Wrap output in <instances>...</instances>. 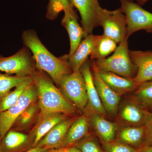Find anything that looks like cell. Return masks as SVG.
Wrapping results in <instances>:
<instances>
[{
    "label": "cell",
    "mask_w": 152,
    "mask_h": 152,
    "mask_svg": "<svg viewBox=\"0 0 152 152\" xmlns=\"http://www.w3.org/2000/svg\"><path fill=\"white\" fill-rule=\"evenodd\" d=\"M22 37L25 46L32 54L36 68L48 74L58 86L64 76L73 72L65 58H58L52 54L41 42L34 30L24 31Z\"/></svg>",
    "instance_id": "obj_1"
},
{
    "label": "cell",
    "mask_w": 152,
    "mask_h": 152,
    "mask_svg": "<svg viewBox=\"0 0 152 152\" xmlns=\"http://www.w3.org/2000/svg\"><path fill=\"white\" fill-rule=\"evenodd\" d=\"M31 77L37 89L42 116L50 113L67 115L75 113L74 106L40 70H35Z\"/></svg>",
    "instance_id": "obj_2"
},
{
    "label": "cell",
    "mask_w": 152,
    "mask_h": 152,
    "mask_svg": "<svg viewBox=\"0 0 152 152\" xmlns=\"http://www.w3.org/2000/svg\"><path fill=\"white\" fill-rule=\"evenodd\" d=\"M128 39L127 37L124 38L111 56L93 61L99 71L111 72L128 78L134 77L137 68L130 57Z\"/></svg>",
    "instance_id": "obj_3"
},
{
    "label": "cell",
    "mask_w": 152,
    "mask_h": 152,
    "mask_svg": "<svg viewBox=\"0 0 152 152\" xmlns=\"http://www.w3.org/2000/svg\"><path fill=\"white\" fill-rule=\"evenodd\" d=\"M99 26L102 27L104 35L119 44L127 37V22L121 9L108 10L100 7L98 12Z\"/></svg>",
    "instance_id": "obj_4"
},
{
    "label": "cell",
    "mask_w": 152,
    "mask_h": 152,
    "mask_svg": "<svg viewBox=\"0 0 152 152\" xmlns=\"http://www.w3.org/2000/svg\"><path fill=\"white\" fill-rule=\"evenodd\" d=\"M121 7L127 22V37L140 30L152 34V13L133 1L121 0Z\"/></svg>",
    "instance_id": "obj_5"
},
{
    "label": "cell",
    "mask_w": 152,
    "mask_h": 152,
    "mask_svg": "<svg viewBox=\"0 0 152 152\" xmlns=\"http://www.w3.org/2000/svg\"><path fill=\"white\" fill-rule=\"evenodd\" d=\"M35 67L32 55L26 46L10 56L0 55V72L5 74L31 77Z\"/></svg>",
    "instance_id": "obj_6"
},
{
    "label": "cell",
    "mask_w": 152,
    "mask_h": 152,
    "mask_svg": "<svg viewBox=\"0 0 152 152\" xmlns=\"http://www.w3.org/2000/svg\"><path fill=\"white\" fill-rule=\"evenodd\" d=\"M37 96V89L33 82L25 90L17 104L7 110L0 112V135L1 140L22 113L34 102Z\"/></svg>",
    "instance_id": "obj_7"
},
{
    "label": "cell",
    "mask_w": 152,
    "mask_h": 152,
    "mask_svg": "<svg viewBox=\"0 0 152 152\" xmlns=\"http://www.w3.org/2000/svg\"><path fill=\"white\" fill-rule=\"evenodd\" d=\"M58 86L68 100L83 110L88 103V96L84 79L80 71L64 76Z\"/></svg>",
    "instance_id": "obj_8"
},
{
    "label": "cell",
    "mask_w": 152,
    "mask_h": 152,
    "mask_svg": "<svg viewBox=\"0 0 152 152\" xmlns=\"http://www.w3.org/2000/svg\"><path fill=\"white\" fill-rule=\"evenodd\" d=\"M118 119L122 126H144L152 114L130 98L120 104Z\"/></svg>",
    "instance_id": "obj_9"
},
{
    "label": "cell",
    "mask_w": 152,
    "mask_h": 152,
    "mask_svg": "<svg viewBox=\"0 0 152 152\" xmlns=\"http://www.w3.org/2000/svg\"><path fill=\"white\" fill-rule=\"evenodd\" d=\"M72 7L78 10L84 37L91 34L93 30L99 26L98 12L100 6L98 0H69Z\"/></svg>",
    "instance_id": "obj_10"
},
{
    "label": "cell",
    "mask_w": 152,
    "mask_h": 152,
    "mask_svg": "<svg viewBox=\"0 0 152 152\" xmlns=\"http://www.w3.org/2000/svg\"><path fill=\"white\" fill-rule=\"evenodd\" d=\"M93 79L99 97L107 113L115 116L118 113L121 98L103 80L99 70L92 63Z\"/></svg>",
    "instance_id": "obj_11"
},
{
    "label": "cell",
    "mask_w": 152,
    "mask_h": 152,
    "mask_svg": "<svg viewBox=\"0 0 152 152\" xmlns=\"http://www.w3.org/2000/svg\"><path fill=\"white\" fill-rule=\"evenodd\" d=\"M80 71L84 79L88 96V103L83 110L85 115H87L96 113L105 116L107 113L94 83L93 74L91 72L88 59L83 64Z\"/></svg>",
    "instance_id": "obj_12"
},
{
    "label": "cell",
    "mask_w": 152,
    "mask_h": 152,
    "mask_svg": "<svg viewBox=\"0 0 152 152\" xmlns=\"http://www.w3.org/2000/svg\"><path fill=\"white\" fill-rule=\"evenodd\" d=\"M90 127L102 143L109 142L116 138L118 125L106 119L105 116L98 113L87 115Z\"/></svg>",
    "instance_id": "obj_13"
},
{
    "label": "cell",
    "mask_w": 152,
    "mask_h": 152,
    "mask_svg": "<svg viewBox=\"0 0 152 152\" xmlns=\"http://www.w3.org/2000/svg\"><path fill=\"white\" fill-rule=\"evenodd\" d=\"M130 57L137 68L133 78L138 86L152 80V51L129 50Z\"/></svg>",
    "instance_id": "obj_14"
},
{
    "label": "cell",
    "mask_w": 152,
    "mask_h": 152,
    "mask_svg": "<svg viewBox=\"0 0 152 152\" xmlns=\"http://www.w3.org/2000/svg\"><path fill=\"white\" fill-rule=\"evenodd\" d=\"M75 119L73 118H66L60 122L41 139L36 147L46 150L59 148Z\"/></svg>",
    "instance_id": "obj_15"
},
{
    "label": "cell",
    "mask_w": 152,
    "mask_h": 152,
    "mask_svg": "<svg viewBox=\"0 0 152 152\" xmlns=\"http://www.w3.org/2000/svg\"><path fill=\"white\" fill-rule=\"evenodd\" d=\"M89 124L86 115L76 118L69 128L59 148L75 146L90 134Z\"/></svg>",
    "instance_id": "obj_16"
},
{
    "label": "cell",
    "mask_w": 152,
    "mask_h": 152,
    "mask_svg": "<svg viewBox=\"0 0 152 152\" xmlns=\"http://www.w3.org/2000/svg\"><path fill=\"white\" fill-rule=\"evenodd\" d=\"M61 24L66 30L69 38L70 49L69 54H72L81 42L82 38L84 37V32L78 22L75 11L64 12Z\"/></svg>",
    "instance_id": "obj_17"
},
{
    "label": "cell",
    "mask_w": 152,
    "mask_h": 152,
    "mask_svg": "<svg viewBox=\"0 0 152 152\" xmlns=\"http://www.w3.org/2000/svg\"><path fill=\"white\" fill-rule=\"evenodd\" d=\"M27 135L10 129L1 140L0 152H24L31 149Z\"/></svg>",
    "instance_id": "obj_18"
},
{
    "label": "cell",
    "mask_w": 152,
    "mask_h": 152,
    "mask_svg": "<svg viewBox=\"0 0 152 152\" xmlns=\"http://www.w3.org/2000/svg\"><path fill=\"white\" fill-rule=\"evenodd\" d=\"M99 72L103 80L120 96L133 93L138 87L133 78L125 77L111 72L99 70Z\"/></svg>",
    "instance_id": "obj_19"
},
{
    "label": "cell",
    "mask_w": 152,
    "mask_h": 152,
    "mask_svg": "<svg viewBox=\"0 0 152 152\" xmlns=\"http://www.w3.org/2000/svg\"><path fill=\"white\" fill-rule=\"evenodd\" d=\"M94 36L91 34L85 37L72 54L63 56L68 61L73 72L80 71L83 64L88 59V56L91 55L94 46Z\"/></svg>",
    "instance_id": "obj_20"
},
{
    "label": "cell",
    "mask_w": 152,
    "mask_h": 152,
    "mask_svg": "<svg viewBox=\"0 0 152 152\" xmlns=\"http://www.w3.org/2000/svg\"><path fill=\"white\" fill-rule=\"evenodd\" d=\"M119 129L118 128L115 140L137 150L141 148L145 140V126H122Z\"/></svg>",
    "instance_id": "obj_21"
},
{
    "label": "cell",
    "mask_w": 152,
    "mask_h": 152,
    "mask_svg": "<svg viewBox=\"0 0 152 152\" xmlns=\"http://www.w3.org/2000/svg\"><path fill=\"white\" fill-rule=\"evenodd\" d=\"M117 48V43L110 38L104 34L94 35V46L90 55L91 59L94 61L106 58Z\"/></svg>",
    "instance_id": "obj_22"
},
{
    "label": "cell",
    "mask_w": 152,
    "mask_h": 152,
    "mask_svg": "<svg viewBox=\"0 0 152 152\" xmlns=\"http://www.w3.org/2000/svg\"><path fill=\"white\" fill-rule=\"evenodd\" d=\"M66 118V115L61 113H50L42 115L35 129L33 147H35L41 139L56 125Z\"/></svg>",
    "instance_id": "obj_23"
},
{
    "label": "cell",
    "mask_w": 152,
    "mask_h": 152,
    "mask_svg": "<svg viewBox=\"0 0 152 152\" xmlns=\"http://www.w3.org/2000/svg\"><path fill=\"white\" fill-rule=\"evenodd\" d=\"M130 98L145 110H152V81L139 85Z\"/></svg>",
    "instance_id": "obj_24"
},
{
    "label": "cell",
    "mask_w": 152,
    "mask_h": 152,
    "mask_svg": "<svg viewBox=\"0 0 152 152\" xmlns=\"http://www.w3.org/2000/svg\"><path fill=\"white\" fill-rule=\"evenodd\" d=\"M31 78L30 76L12 75L0 73V102L12 89Z\"/></svg>",
    "instance_id": "obj_25"
},
{
    "label": "cell",
    "mask_w": 152,
    "mask_h": 152,
    "mask_svg": "<svg viewBox=\"0 0 152 152\" xmlns=\"http://www.w3.org/2000/svg\"><path fill=\"white\" fill-rule=\"evenodd\" d=\"M32 83L31 78L15 87L13 91L6 95L0 102V112L5 111L17 104L25 90Z\"/></svg>",
    "instance_id": "obj_26"
},
{
    "label": "cell",
    "mask_w": 152,
    "mask_h": 152,
    "mask_svg": "<svg viewBox=\"0 0 152 152\" xmlns=\"http://www.w3.org/2000/svg\"><path fill=\"white\" fill-rule=\"evenodd\" d=\"M74 11L69 0H50L47 7L46 18L49 20H55L61 11Z\"/></svg>",
    "instance_id": "obj_27"
},
{
    "label": "cell",
    "mask_w": 152,
    "mask_h": 152,
    "mask_svg": "<svg viewBox=\"0 0 152 152\" xmlns=\"http://www.w3.org/2000/svg\"><path fill=\"white\" fill-rule=\"evenodd\" d=\"M96 137L90 134L75 146L82 152H105L101 148Z\"/></svg>",
    "instance_id": "obj_28"
},
{
    "label": "cell",
    "mask_w": 152,
    "mask_h": 152,
    "mask_svg": "<svg viewBox=\"0 0 152 152\" xmlns=\"http://www.w3.org/2000/svg\"><path fill=\"white\" fill-rule=\"evenodd\" d=\"M105 152H138V150L123 142L115 140L102 143Z\"/></svg>",
    "instance_id": "obj_29"
},
{
    "label": "cell",
    "mask_w": 152,
    "mask_h": 152,
    "mask_svg": "<svg viewBox=\"0 0 152 152\" xmlns=\"http://www.w3.org/2000/svg\"><path fill=\"white\" fill-rule=\"evenodd\" d=\"M37 106V105L34 102L31 104L17 119L12 128L23 127L29 124L35 114Z\"/></svg>",
    "instance_id": "obj_30"
},
{
    "label": "cell",
    "mask_w": 152,
    "mask_h": 152,
    "mask_svg": "<svg viewBox=\"0 0 152 152\" xmlns=\"http://www.w3.org/2000/svg\"><path fill=\"white\" fill-rule=\"evenodd\" d=\"M144 126L145 128V140L142 147L141 149L152 146V112L151 116Z\"/></svg>",
    "instance_id": "obj_31"
},
{
    "label": "cell",
    "mask_w": 152,
    "mask_h": 152,
    "mask_svg": "<svg viewBox=\"0 0 152 152\" xmlns=\"http://www.w3.org/2000/svg\"><path fill=\"white\" fill-rule=\"evenodd\" d=\"M46 152H82L76 146L52 149L47 150Z\"/></svg>",
    "instance_id": "obj_32"
},
{
    "label": "cell",
    "mask_w": 152,
    "mask_h": 152,
    "mask_svg": "<svg viewBox=\"0 0 152 152\" xmlns=\"http://www.w3.org/2000/svg\"><path fill=\"white\" fill-rule=\"evenodd\" d=\"M47 150L38 147H33L24 152H46Z\"/></svg>",
    "instance_id": "obj_33"
},
{
    "label": "cell",
    "mask_w": 152,
    "mask_h": 152,
    "mask_svg": "<svg viewBox=\"0 0 152 152\" xmlns=\"http://www.w3.org/2000/svg\"><path fill=\"white\" fill-rule=\"evenodd\" d=\"M138 152H152V146L143 148L138 150Z\"/></svg>",
    "instance_id": "obj_34"
},
{
    "label": "cell",
    "mask_w": 152,
    "mask_h": 152,
    "mask_svg": "<svg viewBox=\"0 0 152 152\" xmlns=\"http://www.w3.org/2000/svg\"><path fill=\"white\" fill-rule=\"evenodd\" d=\"M137 1V4L140 5L142 6L145 4L148 1L150 0H136Z\"/></svg>",
    "instance_id": "obj_35"
},
{
    "label": "cell",
    "mask_w": 152,
    "mask_h": 152,
    "mask_svg": "<svg viewBox=\"0 0 152 152\" xmlns=\"http://www.w3.org/2000/svg\"><path fill=\"white\" fill-rule=\"evenodd\" d=\"M1 135H0V144H1Z\"/></svg>",
    "instance_id": "obj_36"
},
{
    "label": "cell",
    "mask_w": 152,
    "mask_h": 152,
    "mask_svg": "<svg viewBox=\"0 0 152 152\" xmlns=\"http://www.w3.org/2000/svg\"><path fill=\"white\" fill-rule=\"evenodd\" d=\"M120 1H121V0H120ZM128 1H134V0H128Z\"/></svg>",
    "instance_id": "obj_37"
}]
</instances>
